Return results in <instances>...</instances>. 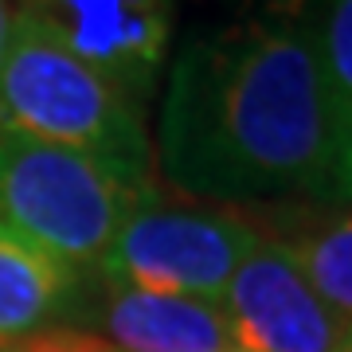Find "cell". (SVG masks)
Segmentation results:
<instances>
[{
    "label": "cell",
    "instance_id": "4",
    "mask_svg": "<svg viewBox=\"0 0 352 352\" xmlns=\"http://www.w3.org/2000/svg\"><path fill=\"white\" fill-rule=\"evenodd\" d=\"M251 215L219 204H168L157 188L113 235L98 263V282L149 294L223 302L243 258L263 243Z\"/></svg>",
    "mask_w": 352,
    "mask_h": 352
},
{
    "label": "cell",
    "instance_id": "9",
    "mask_svg": "<svg viewBox=\"0 0 352 352\" xmlns=\"http://www.w3.org/2000/svg\"><path fill=\"white\" fill-rule=\"evenodd\" d=\"M309 16L329 98V126L337 149L333 204L352 208V0H298Z\"/></svg>",
    "mask_w": 352,
    "mask_h": 352
},
{
    "label": "cell",
    "instance_id": "11",
    "mask_svg": "<svg viewBox=\"0 0 352 352\" xmlns=\"http://www.w3.org/2000/svg\"><path fill=\"white\" fill-rule=\"evenodd\" d=\"M0 352H118L110 340H102L94 329H82V325H51V329H39L32 337L16 340L8 349Z\"/></svg>",
    "mask_w": 352,
    "mask_h": 352
},
{
    "label": "cell",
    "instance_id": "8",
    "mask_svg": "<svg viewBox=\"0 0 352 352\" xmlns=\"http://www.w3.org/2000/svg\"><path fill=\"white\" fill-rule=\"evenodd\" d=\"M87 278L90 274L0 227V349L39 329L67 325V317H75L78 309Z\"/></svg>",
    "mask_w": 352,
    "mask_h": 352
},
{
    "label": "cell",
    "instance_id": "10",
    "mask_svg": "<svg viewBox=\"0 0 352 352\" xmlns=\"http://www.w3.org/2000/svg\"><path fill=\"white\" fill-rule=\"evenodd\" d=\"M274 239L289 251L329 309L352 329V208H333Z\"/></svg>",
    "mask_w": 352,
    "mask_h": 352
},
{
    "label": "cell",
    "instance_id": "7",
    "mask_svg": "<svg viewBox=\"0 0 352 352\" xmlns=\"http://www.w3.org/2000/svg\"><path fill=\"white\" fill-rule=\"evenodd\" d=\"M87 305L98 321V337L110 340L118 352H239L223 305L215 302L106 282H98V289L90 294L87 278L78 309Z\"/></svg>",
    "mask_w": 352,
    "mask_h": 352
},
{
    "label": "cell",
    "instance_id": "3",
    "mask_svg": "<svg viewBox=\"0 0 352 352\" xmlns=\"http://www.w3.org/2000/svg\"><path fill=\"white\" fill-rule=\"evenodd\" d=\"M153 192V173L0 133V227L94 274L113 235Z\"/></svg>",
    "mask_w": 352,
    "mask_h": 352
},
{
    "label": "cell",
    "instance_id": "13",
    "mask_svg": "<svg viewBox=\"0 0 352 352\" xmlns=\"http://www.w3.org/2000/svg\"><path fill=\"white\" fill-rule=\"evenodd\" d=\"M349 352H352V337H349Z\"/></svg>",
    "mask_w": 352,
    "mask_h": 352
},
{
    "label": "cell",
    "instance_id": "6",
    "mask_svg": "<svg viewBox=\"0 0 352 352\" xmlns=\"http://www.w3.org/2000/svg\"><path fill=\"white\" fill-rule=\"evenodd\" d=\"M239 352H349L352 329L309 286L289 251L263 235L223 294Z\"/></svg>",
    "mask_w": 352,
    "mask_h": 352
},
{
    "label": "cell",
    "instance_id": "12",
    "mask_svg": "<svg viewBox=\"0 0 352 352\" xmlns=\"http://www.w3.org/2000/svg\"><path fill=\"white\" fill-rule=\"evenodd\" d=\"M8 36H12V0H0V59L8 51Z\"/></svg>",
    "mask_w": 352,
    "mask_h": 352
},
{
    "label": "cell",
    "instance_id": "2",
    "mask_svg": "<svg viewBox=\"0 0 352 352\" xmlns=\"http://www.w3.org/2000/svg\"><path fill=\"white\" fill-rule=\"evenodd\" d=\"M0 133L153 173L145 106L24 12L0 59Z\"/></svg>",
    "mask_w": 352,
    "mask_h": 352
},
{
    "label": "cell",
    "instance_id": "5",
    "mask_svg": "<svg viewBox=\"0 0 352 352\" xmlns=\"http://www.w3.org/2000/svg\"><path fill=\"white\" fill-rule=\"evenodd\" d=\"M78 59L145 102L157 94L176 39V0H12Z\"/></svg>",
    "mask_w": 352,
    "mask_h": 352
},
{
    "label": "cell",
    "instance_id": "1",
    "mask_svg": "<svg viewBox=\"0 0 352 352\" xmlns=\"http://www.w3.org/2000/svg\"><path fill=\"white\" fill-rule=\"evenodd\" d=\"M157 173L184 196L333 204V126L314 28L298 0L196 28L168 55L153 138Z\"/></svg>",
    "mask_w": 352,
    "mask_h": 352
}]
</instances>
